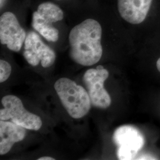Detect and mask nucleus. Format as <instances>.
Wrapping results in <instances>:
<instances>
[{
	"label": "nucleus",
	"mask_w": 160,
	"mask_h": 160,
	"mask_svg": "<svg viewBox=\"0 0 160 160\" xmlns=\"http://www.w3.org/2000/svg\"><path fill=\"white\" fill-rule=\"evenodd\" d=\"M6 0H1V8L2 7V6H4V1Z\"/></svg>",
	"instance_id": "obj_14"
},
{
	"label": "nucleus",
	"mask_w": 160,
	"mask_h": 160,
	"mask_svg": "<svg viewBox=\"0 0 160 160\" xmlns=\"http://www.w3.org/2000/svg\"><path fill=\"white\" fill-rule=\"evenodd\" d=\"M1 103L4 109L0 110V120L10 119L13 123L29 130L38 131L41 128V118L24 109L18 97L13 95L6 96L2 98Z\"/></svg>",
	"instance_id": "obj_4"
},
{
	"label": "nucleus",
	"mask_w": 160,
	"mask_h": 160,
	"mask_svg": "<svg viewBox=\"0 0 160 160\" xmlns=\"http://www.w3.org/2000/svg\"><path fill=\"white\" fill-rule=\"evenodd\" d=\"M58 1H59V0H58Z\"/></svg>",
	"instance_id": "obj_15"
},
{
	"label": "nucleus",
	"mask_w": 160,
	"mask_h": 160,
	"mask_svg": "<svg viewBox=\"0 0 160 160\" xmlns=\"http://www.w3.org/2000/svg\"><path fill=\"white\" fill-rule=\"evenodd\" d=\"M153 0H118V8L123 19L132 24L142 23Z\"/></svg>",
	"instance_id": "obj_9"
},
{
	"label": "nucleus",
	"mask_w": 160,
	"mask_h": 160,
	"mask_svg": "<svg viewBox=\"0 0 160 160\" xmlns=\"http://www.w3.org/2000/svg\"><path fill=\"white\" fill-rule=\"evenodd\" d=\"M63 16L59 7L51 2H45L33 13L32 26L48 41L56 42L59 39V30L53 26V23L62 20Z\"/></svg>",
	"instance_id": "obj_3"
},
{
	"label": "nucleus",
	"mask_w": 160,
	"mask_h": 160,
	"mask_svg": "<svg viewBox=\"0 0 160 160\" xmlns=\"http://www.w3.org/2000/svg\"><path fill=\"white\" fill-rule=\"evenodd\" d=\"M12 72L10 64L6 61L0 60V82H3L7 80Z\"/></svg>",
	"instance_id": "obj_11"
},
{
	"label": "nucleus",
	"mask_w": 160,
	"mask_h": 160,
	"mask_svg": "<svg viewBox=\"0 0 160 160\" xmlns=\"http://www.w3.org/2000/svg\"><path fill=\"white\" fill-rule=\"evenodd\" d=\"M113 139L117 147L118 158L120 160L134 159L145 143L142 133L131 125H123L117 128Z\"/></svg>",
	"instance_id": "obj_5"
},
{
	"label": "nucleus",
	"mask_w": 160,
	"mask_h": 160,
	"mask_svg": "<svg viewBox=\"0 0 160 160\" xmlns=\"http://www.w3.org/2000/svg\"><path fill=\"white\" fill-rule=\"evenodd\" d=\"M54 88L64 108L72 118L80 119L86 116L92 106L87 91L67 78L58 80Z\"/></svg>",
	"instance_id": "obj_2"
},
{
	"label": "nucleus",
	"mask_w": 160,
	"mask_h": 160,
	"mask_svg": "<svg viewBox=\"0 0 160 160\" xmlns=\"http://www.w3.org/2000/svg\"><path fill=\"white\" fill-rule=\"evenodd\" d=\"M109 74V71L106 69L92 68L88 69L83 76V82L94 107L107 109L110 106L111 98L104 88V81Z\"/></svg>",
	"instance_id": "obj_6"
},
{
	"label": "nucleus",
	"mask_w": 160,
	"mask_h": 160,
	"mask_svg": "<svg viewBox=\"0 0 160 160\" xmlns=\"http://www.w3.org/2000/svg\"><path fill=\"white\" fill-rule=\"evenodd\" d=\"M24 43L23 56L32 66L36 67L40 62L43 68H48L55 62V52L42 41L36 33L30 32Z\"/></svg>",
	"instance_id": "obj_7"
},
{
	"label": "nucleus",
	"mask_w": 160,
	"mask_h": 160,
	"mask_svg": "<svg viewBox=\"0 0 160 160\" xmlns=\"http://www.w3.org/2000/svg\"><path fill=\"white\" fill-rule=\"evenodd\" d=\"M102 35L101 25L94 19H86L74 27L69 34L72 59L86 67L97 63L103 55Z\"/></svg>",
	"instance_id": "obj_1"
},
{
	"label": "nucleus",
	"mask_w": 160,
	"mask_h": 160,
	"mask_svg": "<svg viewBox=\"0 0 160 160\" xmlns=\"http://www.w3.org/2000/svg\"><path fill=\"white\" fill-rule=\"evenodd\" d=\"M53 158H52L50 157H42L38 158V160H54Z\"/></svg>",
	"instance_id": "obj_12"
},
{
	"label": "nucleus",
	"mask_w": 160,
	"mask_h": 160,
	"mask_svg": "<svg viewBox=\"0 0 160 160\" xmlns=\"http://www.w3.org/2000/svg\"><path fill=\"white\" fill-rule=\"evenodd\" d=\"M26 128L12 122L0 120V154L8 153L14 144L26 137Z\"/></svg>",
	"instance_id": "obj_10"
},
{
	"label": "nucleus",
	"mask_w": 160,
	"mask_h": 160,
	"mask_svg": "<svg viewBox=\"0 0 160 160\" xmlns=\"http://www.w3.org/2000/svg\"><path fill=\"white\" fill-rule=\"evenodd\" d=\"M156 65H157V68L158 69V71L160 72V58L157 60Z\"/></svg>",
	"instance_id": "obj_13"
},
{
	"label": "nucleus",
	"mask_w": 160,
	"mask_h": 160,
	"mask_svg": "<svg viewBox=\"0 0 160 160\" xmlns=\"http://www.w3.org/2000/svg\"><path fill=\"white\" fill-rule=\"evenodd\" d=\"M26 33L12 12H4L0 17V42L12 51H20Z\"/></svg>",
	"instance_id": "obj_8"
}]
</instances>
